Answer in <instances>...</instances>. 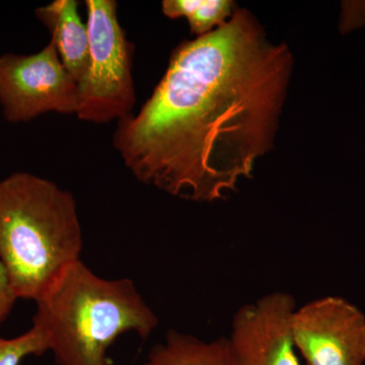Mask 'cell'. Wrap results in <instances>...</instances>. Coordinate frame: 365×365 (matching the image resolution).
<instances>
[{
    "mask_svg": "<svg viewBox=\"0 0 365 365\" xmlns=\"http://www.w3.org/2000/svg\"><path fill=\"white\" fill-rule=\"evenodd\" d=\"M292 53L237 9L222 26L185 41L113 144L138 181L170 195L215 202L251 178L272 148L292 76Z\"/></svg>",
    "mask_w": 365,
    "mask_h": 365,
    "instance_id": "1",
    "label": "cell"
},
{
    "mask_svg": "<svg viewBox=\"0 0 365 365\" xmlns=\"http://www.w3.org/2000/svg\"><path fill=\"white\" fill-rule=\"evenodd\" d=\"M35 302L33 325L45 333L58 365H110L108 350L122 334L146 340L158 325L133 281L105 279L81 260Z\"/></svg>",
    "mask_w": 365,
    "mask_h": 365,
    "instance_id": "2",
    "label": "cell"
},
{
    "mask_svg": "<svg viewBox=\"0 0 365 365\" xmlns=\"http://www.w3.org/2000/svg\"><path fill=\"white\" fill-rule=\"evenodd\" d=\"M83 247L71 192L29 173L0 181V261L16 299H39Z\"/></svg>",
    "mask_w": 365,
    "mask_h": 365,
    "instance_id": "3",
    "label": "cell"
},
{
    "mask_svg": "<svg viewBox=\"0 0 365 365\" xmlns=\"http://www.w3.org/2000/svg\"><path fill=\"white\" fill-rule=\"evenodd\" d=\"M90 63L79 83L76 116L107 123L132 115L136 97L131 73L130 43L117 18L114 0H86Z\"/></svg>",
    "mask_w": 365,
    "mask_h": 365,
    "instance_id": "4",
    "label": "cell"
},
{
    "mask_svg": "<svg viewBox=\"0 0 365 365\" xmlns=\"http://www.w3.org/2000/svg\"><path fill=\"white\" fill-rule=\"evenodd\" d=\"M78 104V83L52 40L35 54L0 56V105L6 121L21 123L48 112L76 114Z\"/></svg>",
    "mask_w": 365,
    "mask_h": 365,
    "instance_id": "5",
    "label": "cell"
},
{
    "mask_svg": "<svg viewBox=\"0 0 365 365\" xmlns=\"http://www.w3.org/2000/svg\"><path fill=\"white\" fill-rule=\"evenodd\" d=\"M292 333L307 365L365 364V314L344 297L329 295L297 307Z\"/></svg>",
    "mask_w": 365,
    "mask_h": 365,
    "instance_id": "6",
    "label": "cell"
},
{
    "mask_svg": "<svg viewBox=\"0 0 365 365\" xmlns=\"http://www.w3.org/2000/svg\"><path fill=\"white\" fill-rule=\"evenodd\" d=\"M294 295L273 292L237 309L227 338L235 365H300L292 333Z\"/></svg>",
    "mask_w": 365,
    "mask_h": 365,
    "instance_id": "7",
    "label": "cell"
},
{
    "mask_svg": "<svg viewBox=\"0 0 365 365\" xmlns=\"http://www.w3.org/2000/svg\"><path fill=\"white\" fill-rule=\"evenodd\" d=\"M78 6L76 0H55L36 9V16L51 32L62 64L79 85L88 72L90 43Z\"/></svg>",
    "mask_w": 365,
    "mask_h": 365,
    "instance_id": "8",
    "label": "cell"
},
{
    "mask_svg": "<svg viewBox=\"0 0 365 365\" xmlns=\"http://www.w3.org/2000/svg\"><path fill=\"white\" fill-rule=\"evenodd\" d=\"M143 365H235L227 338L212 341L168 331L165 341L153 346Z\"/></svg>",
    "mask_w": 365,
    "mask_h": 365,
    "instance_id": "9",
    "label": "cell"
},
{
    "mask_svg": "<svg viewBox=\"0 0 365 365\" xmlns=\"http://www.w3.org/2000/svg\"><path fill=\"white\" fill-rule=\"evenodd\" d=\"M163 13L168 18H186L197 37L225 25L237 11L232 0H165Z\"/></svg>",
    "mask_w": 365,
    "mask_h": 365,
    "instance_id": "10",
    "label": "cell"
},
{
    "mask_svg": "<svg viewBox=\"0 0 365 365\" xmlns=\"http://www.w3.org/2000/svg\"><path fill=\"white\" fill-rule=\"evenodd\" d=\"M49 351L45 333L34 326L19 337L6 339L0 337V365H20L26 357L41 356Z\"/></svg>",
    "mask_w": 365,
    "mask_h": 365,
    "instance_id": "11",
    "label": "cell"
},
{
    "mask_svg": "<svg viewBox=\"0 0 365 365\" xmlns=\"http://www.w3.org/2000/svg\"><path fill=\"white\" fill-rule=\"evenodd\" d=\"M365 26V0H349L341 4L339 29L342 34L351 33Z\"/></svg>",
    "mask_w": 365,
    "mask_h": 365,
    "instance_id": "12",
    "label": "cell"
},
{
    "mask_svg": "<svg viewBox=\"0 0 365 365\" xmlns=\"http://www.w3.org/2000/svg\"><path fill=\"white\" fill-rule=\"evenodd\" d=\"M16 299L6 268L0 261V325L11 314Z\"/></svg>",
    "mask_w": 365,
    "mask_h": 365,
    "instance_id": "13",
    "label": "cell"
}]
</instances>
